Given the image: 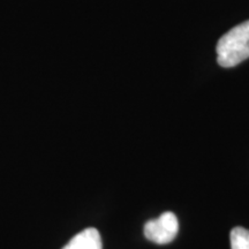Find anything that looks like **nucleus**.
I'll return each mask as SVG.
<instances>
[{
  "label": "nucleus",
  "instance_id": "3",
  "mask_svg": "<svg viewBox=\"0 0 249 249\" xmlns=\"http://www.w3.org/2000/svg\"><path fill=\"white\" fill-rule=\"evenodd\" d=\"M62 249H103V242L99 232L89 227L77 233Z\"/></svg>",
  "mask_w": 249,
  "mask_h": 249
},
{
  "label": "nucleus",
  "instance_id": "4",
  "mask_svg": "<svg viewBox=\"0 0 249 249\" xmlns=\"http://www.w3.org/2000/svg\"><path fill=\"white\" fill-rule=\"evenodd\" d=\"M231 249H249V231L244 227H235L231 231Z\"/></svg>",
  "mask_w": 249,
  "mask_h": 249
},
{
  "label": "nucleus",
  "instance_id": "1",
  "mask_svg": "<svg viewBox=\"0 0 249 249\" xmlns=\"http://www.w3.org/2000/svg\"><path fill=\"white\" fill-rule=\"evenodd\" d=\"M217 61L222 67H234L249 58V21L238 24L217 43Z\"/></svg>",
  "mask_w": 249,
  "mask_h": 249
},
{
  "label": "nucleus",
  "instance_id": "2",
  "mask_svg": "<svg viewBox=\"0 0 249 249\" xmlns=\"http://www.w3.org/2000/svg\"><path fill=\"white\" fill-rule=\"evenodd\" d=\"M179 231L178 218L173 213H164L144 225V235L155 244L165 245L173 241Z\"/></svg>",
  "mask_w": 249,
  "mask_h": 249
}]
</instances>
